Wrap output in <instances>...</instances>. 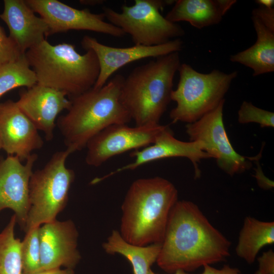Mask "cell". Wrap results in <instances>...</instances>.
Returning <instances> with one entry per match:
<instances>
[{"mask_svg":"<svg viewBox=\"0 0 274 274\" xmlns=\"http://www.w3.org/2000/svg\"><path fill=\"white\" fill-rule=\"evenodd\" d=\"M224 103L225 99L198 120L187 124L186 132L190 141L202 142L203 151L216 159L220 169L232 176L249 169L254 157L242 156L232 147L223 122Z\"/></svg>","mask_w":274,"mask_h":274,"instance_id":"9","label":"cell"},{"mask_svg":"<svg viewBox=\"0 0 274 274\" xmlns=\"http://www.w3.org/2000/svg\"><path fill=\"white\" fill-rule=\"evenodd\" d=\"M178 190L160 177L141 178L130 186L121 207L119 232L128 243L145 246L161 243Z\"/></svg>","mask_w":274,"mask_h":274,"instance_id":"2","label":"cell"},{"mask_svg":"<svg viewBox=\"0 0 274 274\" xmlns=\"http://www.w3.org/2000/svg\"><path fill=\"white\" fill-rule=\"evenodd\" d=\"M27 5L46 21L49 36L70 30H88L115 37L126 34L118 27L106 22L103 13L74 8L57 0H25Z\"/></svg>","mask_w":274,"mask_h":274,"instance_id":"11","label":"cell"},{"mask_svg":"<svg viewBox=\"0 0 274 274\" xmlns=\"http://www.w3.org/2000/svg\"><path fill=\"white\" fill-rule=\"evenodd\" d=\"M257 260L258 267L255 274H274V252L272 250L263 252Z\"/></svg>","mask_w":274,"mask_h":274,"instance_id":"28","label":"cell"},{"mask_svg":"<svg viewBox=\"0 0 274 274\" xmlns=\"http://www.w3.org/2000/svg\"><path fill=\"white\" fill-rule=\"evenodd\" d=\"M23 54L0 24V65L17 59Z\"/></svg>","mask_w":274,"mask_h":274,"instance_id":"27","label":"cell"},{"mask_svg":"<svg viewBox=\"0 0 274 274\" xmlns=\"http://www.w3.org/2000/svg\"><path fill=\"white\" fill-rule=\"evenodd\" d=\"M105 1L103 0H80L79 3L85 6H96L103 4Z\"/></svg>","mask_w":274,"mask_h":274,"instance_id":"33","label":"cell"},{"mask_svg":"<svg viewBox=\"0 0 274 274\" xmlns=\"http://www.w3.org/2000/svg\"><path fill=\"white\" fill-rule=\"evenodd\" d=\"M40 227L26 231L21 242L22 274H36L40 271Z\"/></svg>","mask_w":274,"mask_h":274,"instance_id":"25","label":"cell"},{"mask_svg":"<svg viewBox=\"0 0 274 274\" xmlns=\"http://www.w3.org/2000/svg\"><path fill=\"white\" fill-rule=\"evenodd\" d=\"M255 178L260 187L264 189H270L273 187V183L264 176L261 168H259L256 171Z\"/></svg>","mask_w":274,"mask_h":274,"instance_id":"31","label":"cell"},{"mask_svg":"<svg viewBox=\"0 0 274 274\" xmlns=\"http://www.w3.org/2000/svg\"><path fill=\"white\" fill-rule=\"evenodd\" d=\"M79 233L71 220L56 219L39 228L40 271L60 268L74 269L81 257L78 249Z\"/></svg>","mask_w":274,"mask_h":274,"instance_id":"13","label":"cell"},{"mask_svg":"<svg viewBox=\"0 0 274 274\" xmlns=\"http://www.w3.org/2000/svg\"><path fill=\"white\" fill-rule=\"evenodd\" d=\"M81 44L86 50H92L98 59L99 74L93 87L98 89L104 86L109 78L123 66L146 58H157L174 52H179L182 50L184 43L180 38H178L159 45H134L120 48L102 44L94 37L85 36Z\"/></svg>","mask_w":274,"mask_h":274,"instance_id":"12","label":"cell"},{"mask_svg":"<svg viewBox=\"0 0 274 274\" xmlns=\"http://www.w3.org/2000/svg\"><path fill=\"white\" fill-rule=\"evenodd\" d=\"M0 142L2 149L21 161L44 145L35 125L11 100L0 103Z\"/></svg>","mask_w":274,"mask_h":274,"instance_id":"15","label":"cell"},{"mask_svg":"<svg viewBox=\"0 0 274 274\" xmlns=\"http://www.w3.org/2000/svg\"><path fill=\"white\" fill-rule=\"evenodd\" d=\"M0 18L7 25L9 37L24 54L49 36V28L25 0H4Z\"/></svg>","mask_w":274,"mask_h":274,"instance_id":"18","label":"cell"},{"mask_svg":"<svg viewBox=\"0 0 274 274\" xmlns=\"http://www.w3.org/2000/svg\"><path fill=\"white\" fill-rule=\"evenodd\" d=\"M16 223L14 214L0 233V274H22L21 242L15 236Z\"/></svg>","mask_w":274,"mask_h":274,"instance_id":"23","label":"cell"},{"mask_svg":"<svg viewBox=\"0 0 274 274\" xmlns=\"http://www.w3.org/2000/svg\"><path fill=\"white\" fill-rule=\"evenodd\" d=\"M161 243L145 246L131 244L126 242L118 230H113L103 243L102 248L109 254H119L131 264L133 274H148L151 265L156 262Z\"/></svg>","mask_w":274,"mask_h":274,"instance_id":"21","label":"cell"},{"mask_svg":"<svg viewBox=\"0 0 274 274\" xmlns=\"http://www.w3.org/2000/svg\"><path fill=\"white\" fill-rule=\"evenodd\" d=\"M72 152L68 149L54 153L40 169L33 172L29 184V209L24 231L56 219L66 207L74 171L66 167Z\"/></svg>","mask_w":274,"mask_h":274,"instance_id":"7","label":"cell"},{"mask_svg":"<svg viewBox=\"0 0 274 274\" xmlns=\"http://www.w3.org/2000/svg\"><path fill=\"white\" fill-rule=\"evenodd\" d=\"M37 83L25 53L12 61L0 65V97L18 87L30 88Z\"/></svg>","mask_w":274,"mask_h":274,"instance_id":"24","label":"cell"},{"mask_svg":"<svg viewBox=\"0 0 274 274\" xmlns=\"http://www.w3.org/2000/svg\"><path fill=\"white\" fill-rule=\"evenodd\" d=\"M148 274H158V273H155L151 269H150ZM172 274H189V273L182 270H178L174 272V273H172Z\"/></svg>","mask_w":274,"mask_h":274,"instance_id":"35","label":"cell"},{"mask_svg":"<svg viewBox=\"0 0 274 274\" xmlns=\"http://www.w3.org/2000/svg\"><path fill=\"white\" fill-rule=\"evenodd\" d=\"M236 0H177L165 17L177 23L188 22L202 29L219 23Z\"/></svg>","mask_w":274,"mask_h":274,"instance_id":"19","label":"cell"},{"mask_svg":"<svg viewBox=\"0 0 274 274\" xmlns=\"http://www.w3.org/2000/svg\"><path fill=\"white\" fill-rule=\"evenodd\" d=\"M37 158V154L32 153L24 164L14 155L0 161V212L12 210L23 230L29 209V180Z\"/></svg>","mask_w":274,"mask_h":274,"instance_id":"14","label":"cell"},{"mask_svg":"<svg viewBox=\"0 0 274 274\" xmlns=\"http://www.w3.org/2000/svg\"><path fill=\"white\" fill-rule=\"evenodd\" d=\"M25 55L37 84L62 91L70 98L92 88L99 74L95 53L88 50L79 54L72 44L53 45L45 39Z\"/></svg>","mask_w":274,"mask_h":274,"instance_id":"5","label":"cell"},{"mask_svg":"<svg viewBox=\"0 0 274 274\" xmlns=\"http://www.w3.org/2000/svg\"><path fill=\"white\" fill-rule=\"evenodd\" d=\"M134 161L117 169L101 178H97V183L113 175L126 170H133L144 164L157 160L170 157H185L192 163L195 178H199L200 171L198 163L203 159L210 158L203 151V143L200 141L185 142L176 139L170 128L166 125L155 142L141 150L133 151L130 154Z\"/></svg>","mask_w":274,"mask_h":274,"instance_id":"16","label":"cell"},{"mask_svg":"<svg viewBox=\"0 0 274 274\" xmlns=\"http://www.w3.org/2000/svg\"><path fill=\"white\" fill-rule=\"evenodd\" d=\"M203 267V270L199 274H243L238 268L231 267L228 265H224L219 269L210 265H205Z\"/></svg>","mask_w":274,"mask_h":274,"instance_id":"30","label":"cell"},{"mask_svg":"<svg viewBox=\"0 0 274 274\" xmlns=\"http://www.w3.org/2000/svg\"><path fill=\"white\" fill-rule=\"evenodd\" d=\"M36 274H75L74 269L64 268L63 269L56 268L40 271Z\"/></svg>","mask_w":274,"mask_h":274,"instance_id":"32","label":"cell"},{"mask_svg":"<svg viewBox=\"0 0 274 274\" xmlns=\"http://www.w3.org/2000/svg\"><path fill=\"white\" fill-rule=\"evenodd\" d=\"M166 126L160 124L134 127L127 124L110 125L88 142L85 162L97 167L116 155L147 147L155 142Z\"/></svg>","mask_w":274,"mask_h":274,"instance_id":"10","label":"cell"},{"mask_svg":"<svg viewBox=\"0 0 274 274\" xmlns=\"http://www.w3.org/2000/svg\"><path fill=\"white\" fill-rule=\"evenodd\" d=\"M180 64L179 52H174L136 66L124 78L121 100L135 126L160 124Z\"/></svg>","mask_w":274,"mask_h":274,"instance_id":"4","label":"cell"},{"mask_svg":"<svg viewBox=\"0 0 274 274\" xmlns=\"http://www.w3.org/2000/svg\"><path fill=\"white\" fill-rule=\"evenodd\" d=\"M175 2L135 0L133 5H123L121 12L104 7L102 13L109 23L130 36L134 45H159L185 35L181 25L169 21L160 13L165 5Z\"/></svg>","mask_w":274,"mask_h":274,"instance_id":"8","label":"cell"},{"mask_svg":"<svg viewBox=\"0 0 274 274\" xmlns=\"http://www.w3.org/2000/svg\"><path fill=\"white\" fill-rule=\"evenodd\" d=\"M124 77L115 75L100 88L93 87L70 99L66 114L57 125L66 149L74 153L86 147L95 135L115 124H127L131 119L121 100Z\"/></svg>","mask_w":274,"mask_h":274,"instance_id":"3","label":"cell"},{"mask_svg":"<svg viewBox=\"0 0 274 274\" xmlns=\"http://www.w3.org/2000/svg\"><path fill=\"white\" fill-rule=\"evenodd\" d=\"M274 243V222L247 217L240 231L235 249L237 255L252 264L264 246Z\"/></svg>","mask_w":274,"mask_h":274,"instance_id":"22","label":"cell"},{"mask_svg":"<svg viewBox=\"0 0 274 274\" xmlns=\"http://www.w3.org/2000/svg\"><path fill=\"white\" fill-rule=\"evenodd\" d=\"M230 247L196 204L178 200L170 211L156 263L168 273L192 271L224 261Z\"/></svg>","mask_w":274,"mask_h":274,"instance_id":"1","label":"cell"},{"mask_svg":"<svg viewBox=\"0 0 274 274\" xmlns=\"http://www.w3.org/2000/svg\"><path fill=\"white\" fill-rule=\"evenodd\" d=\"M257 34L255 43L246 50L230 55L232 62L253 70L256 77L274 72V31L265 26L255 16L251 17Z\"/></svg>","mask_w":274,"mask_h":274,"instance_id":"20","label":"cell"},{"mask_svg":"<svg viewBox=\"0 0 274 274\" xmlns=\"http://www.w3.org/2000/svg\"><path fill=\"white\" fill-rule=\"evenodd\" d=\"M66 96L62 91L37 83L30 88L21 89L16 102L38 130L44 132L46 140L50 141L54 136L56 117L71 105V100Z\"/></svg>","mask_w":274,"mask_h":274,"instance_id":"17","label":"cell"},{"mask_svg":"<svg viewBox=\"0 0 274 274\" xmlns=\"http://www.w3.org/2000/svg\"><path fill=\"white\" fill-rule=\"evenodd\" d=\"M237 120L241 124L256 123L261 128L274 127V113L244 101L237 112Z\"/></svg>","mask_w":274,"mask_h":274,"instance_id":"26","label":"cell"},{"mask_svg":"<svg viewBox=\"0 0 274 274\" xmlns=\"http://www.w3.org/2000/svg\"><path fill=\"white\" fill-rule=\"evenodd\" d=\"M255 2L259 6H263L267 8H273L274 5L273 0H256Z\"/></svg>","mask_w":274,"mask_h":274,"instance_id":"34","label":"cell"},{"mask_svg":"<svg viewBox=\"0 0 274 274\" xmlns=\"http://www.w3.org/2000/svg\"><path fill=\"white\" fill-rule=\"evenodd\" d=\"M179 81L171 93V100L176 106L170 112L173 123H191L216 109L236 77L237 72L225 73L214 70L201 73L186 63H181Z\"/></svg>","mask_w":274,"mask_h":274,"instance_id":"6","label":"cell"},{"mask_svg":"<svg viewBox=\"0 0 274 274\" xmlns=\"http://www.w3.org/2000/svg\"><path fill=\"white\" fill-rule=\"evenodd\" d=\"M2 149V146H1V142H0V149Z\"/></svg>","mask_w":274,"mask_h":274,"instance_id":"36","label":"cell"},{"mask_svg":"<svg viewBox=\"0 0 274 274\" xmlns=\"http://www.w3.org/2000/svg\"><path fill=\"white\" fill-rule=\"evenodd\" d=\"M252 15L257 17L267 27L274 31V8L259 6L253 9Z\"/></svg>","mask_w":274,"mask_h":274,"instance_id":"29","label":"cell"}]
</instances>
